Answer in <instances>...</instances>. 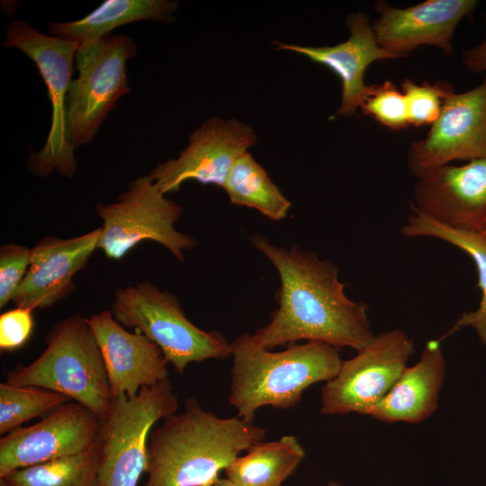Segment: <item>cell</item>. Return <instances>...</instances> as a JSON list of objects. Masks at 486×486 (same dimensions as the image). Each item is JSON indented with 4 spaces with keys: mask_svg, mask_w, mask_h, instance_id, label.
<instances>
[{
    "mask_svg": "<svg viewBox=\"0 0 486 486\" xmlns=\"http://www.w3.org/2000/svg\"><path fill=\"white\" fill-rule=\"evenodd\" d=\"M346 25L349 37L337 45L311 47L276 41L275 50L301 54L332 70L342 85L337 114L350 116L361 107L367 94L368 86L364 84V76L368 66L377 60L397 58L379 46L367 14H350Z\"/></svg>",
    "mask_w": 486,
    "mask_h": 486,
    "instance_id": "ac0fdd59",
    "label": "cell"
},
{
    "mask_svg": "<svg viewBox=\"0 0 486 486\" xmlns=\"http://www.w3.org/2000/svg\"><path fill=\"white\" fill-rule=\"evenodd\" d=\"M446 377V360L439 339L428 341L419 360L406 367L392 388L368 416L382 422L418 424L438 408Z\"/></svg>",
    "mask_w": 486,
    "mask_h": 486,
    "instance_id": "d6986e66",
    "label": "cell"
},
{
    "mask_svg": "<svg viewBox=\"0 0 486 486\" xmlns=\"http://www.w3.org/2000/svg\"><path fill=\"white\" fill-rule=\"evenodd\" d=\"M223 188L232 204L255 209L273 220L286 218L292 206L248 151L238 158Z\"/></svg>",
    "mask_w": 486,
    "mask_h": 486,
    "instance_id": "603a6c76",
    "label": "cell"
},
{
    "mask_svg": "<svg viewBox=\"0 0 486 486\" xmlns=\"http://www.w3.org/2000/svg\"><path fill=\"white\" fill-rule=\"evenodd\" d=\"M231 384L229 402L238 416L255 421L263 406L279 410L295 407L303 392L319 382H328L338 373V348L320 341L291 343L273 352L263 347L253 334L243 333L230 343Z\"/></svg>",
    "mask_w": 486,
    "mask_h": 486,
    "instance_id": "3957f363",
    "label": "cell"
},
{
    "mask_svg": "<svg viewBox=\"0 0 486 486\" xmlns=\"http://www.w3.org/2000/svg\"><path fill=\"white\" fill-rule=\"evenodd\" d=\"M63 394L32 386L0 383V434H8L34 418L69 401Z\"/></svg>",
    "mask_w": 486,
    "mask_h": 486,
    "instance_id": "d4e9b609",
    "label": "cell"
},
{
    "mask_svg": "<svg viewBox=\"0 0 486 486\" xmlns=\"http://www.w3.org/2000/svg\"><path fill=\"white\" fill-rule=\"evenodd\" d=\"M250 241L280 277L275 294L278 307L270 313L269 322L253 334L263 347L271 350L307 340L358 352L371 342L375 334L368 306L346 296L335 264L294 244L288 249L274 246L258 234Z\"/></svg>",
    "mask_w": 486,
    "mask_h": 486,
    "instance_id": "6da1fadb",
    "label": "cell"
},
{
    "mask_svg": "<svg viewBox=\"0 0 486 486\" xmlns=\"http://www.w3.org/2000/svg\"><path fill=\"white\" fill-rule=\"evenodd\" d=\"M0 486H9L4 479H0Z\"/></svg>",
    "mask_w": 486,
    "mask_h": 486,
    "instance_id": "836d02e7",
    "label": "cell"
},
{
    "mask_svg": "<svg viewBox=\"0 0 486 486\" xmlns=\"http://www.w3.org/2000/svg\"><path fill=\"white\" fill-rule=\"evenodd\" d=\"M5 382L55 392L74 400L102 421L112 409L105 364L86 318L70 316L46 336V348L31 364H17Z\"/></svg>",
    "mask_w": 486,
    "mask_h": 486,
    "instance_id": "277c9868",
    "label": "cell"
},
{
    "mask_svg": "<svg viewBox=\"0 0 486 486\" xmlns=\"http://www.w3.org/2000/svg\"><path fill=\"white\" fill-rule=\"evenodd\" d=\"M179 3L170 0H106L86 16L63 22H51L50 32L58 38L90 43L110 35L128 23L152 20L171 22Z\"/></svg>",
    "mask_w": 486,
    "mask_h": 486,
    "instance_id": "ffe728a7",
    "label": "cell"
},
{
    "mask_svg": "<svg viewBox=\"0 0 486 486\" xmlns=\"http://www.w3.org/2000/svg\"><path fill=\"white\" fill-rule=\"evenodd\" d=\"M177 408L178 395L168 379L142 388L133 397L113 399L97 446L99 486H137L146 472L153 426Z\"/></svg>",
    "mask_w": 486,
    "mask_h": 486,
    "instance_id": "52a82bcc",
    "label": "cell"
},
{
    "mask_svg": "<svg viewBox=\"0 0 486 486\" xmlns=\"http://www.w3.org/2000/svg\"><path fill=\"white\" fill-rule=\"evenodd\" d=\"M165 195L147 175L132 180L116 202L97 203L95 211L103 221L98 249L107 258L120 260L140 243L150 240L183 262L184 252L198 241L176 229L183 208Z\"/></svg>",
    "mask_w": 486,
    "mask_h": 486,
    "instance_id": "ba28073f",
    "label": "cell"
},
{
    "mask_svg": "<svg viewBox=\"0 0 486 486\" xmlns=\"http://www.w3.org/2000/svg\"><path fill=\"white\" fill-rule=\"evenodd\" d=\"M476 5L475 0H428L401 9L378 2L374 7L379 16L372 28L379 46L397 58L422 45L453 55L457 24Z\"/></svg>",
    "mask_w": 486,
    "mask_h": 486,
    "instance_id": "9a60e30c",
    "label": "cell"
},
{
    "mask_svg": "<svg viewBox=\"0 0 486 486\" xmlns=\"http://www.w3.org/2000/svg\"><path fill=\"white\" fill-rule=\"evenodd\" d=\"M256 140L253 128L239 120L211 117L189 135L176 158L160 163L149 176L164 194L178 192L188 180L223 188L238 158Z\"/></svg>",
    "mask_w": 486,
    "mask_h": 486,
    "instance_id": "8fae6325",
    "label": "cell"
},
{
    "mask_svg": "<svg viewBox=\"0 0 486 486\" xmlns=\"http://www.w3.org/2000/svg\"><path fill=\"white\" fill-rule=\"evenodd\" d=\"M479 232H481L482 234L485 235L486 236V217L482 224V227L479 230Z\"/></svg>",
    "mask_w": 486,
    "mask_h": 486,
    "instance_id": "1f68e13d",
    "label": "cell"
},
{
    "mask_svg": "<svg viewBox=\"0 0 486 486\" xmlns=\"http://www.w3.org/2000/svg\"><path fill=\"white\" fill-rule=\"evenodd\" d=\"M410 210L406 222L400 229L403 236L430 237L446 241L468 254L477 269V286L482 293L478 308L473 311L464 313L439 340L453 335L463 327H472L475 329L480 341L486 345V236L479 231L446 227L412 208Z\"/></svg>",
    "mask_w": 486,
    "mask_h": 486,
    "instance_id": "44dd1931",
    "label": "cell"
},
{
    "mask_svg": "<svg viewBox=\"0 0 486 486\" xmlns=\"http://www.w3.org/2000/svg\"><path fill=\"white\" fill-rule=\"evenodd\" d=\"M211 486H238L227 478H219Z\"/></svg>",
    "mask_w": 486,
    "mask_h": 486,
    "instance_id": "4dcf8cb0",
    "label": "cell"
},
{
    "mask_svg": "<svg viewBox=\"0 0 486 486\" xmlns=\"http://www.w3.org/2000/svg\"><path fill=\"white\" fill-rule=\"evenodd\" d=\"M486 157V76L476 87L451 94L427 137L410 144L408 166L417 177L454 160Z\"/></svg>",
    "mask_w": 486,
    "mask_h": 486,
    "instance_id": "4fadbf2b",
    "label": "cell"
},
{
    "mask_svg": "<svg viewBox=\"0 0 486 486\" xmlns=\"http://www.w3.org/2000/svg\"><path fill=\"white\" fill-rule=\"evenodd\" d=\"M327 486H341L340 483H338V482H329Z\"/></svg>",
    "mask_w": 486,
    "mask_h": 486,
    "instance_id": "d6a6232c",
    "label": "cell"
},
{
    "mask_svg": "<svg viewBox=\"0 0 486 486\" xmlns=\"http://www.w3.org/2000/svg\"><path fill=\"white\" fill-rule=\"evenodd\" d=\"M0 479L9 486H99L97 446L83 454L21 468Z\"/></svg>",
    "mask_w": 486,
    "mask_h": 486,
    "instance_id": "cb8c5ba5",
    "label": "cell"
},
{
    "mask_svg": "<svg viewBox=\"0 0 486 486\" xmlns=\"http://www.w3.org/2000/svg\"><path fill=\"white\" fill-rule=\"evenodd\" d=\"M101 228L70 238L46 236L32 249L27 274L13 302L32 310L50 308L75 289L74 277L98 249Z\"/></svg>",
    "mask_w": 486,
    "mask_h": 486,
    "instance_id": "e0dca14e",
    "label": "cell"
},
{
    "mask_svg": "<svg viewBox=\"0 0 486 486\" xmlns=\"http://www.w3.org/2000/svg\"><path fill=\"white\" fill-rule=\"evenodd\" d=\"M136 52L135 42L124 34L79 46L75 56L78 76L66 98L68 137L75 149L93 140L117 102L130 93L126 63Z\"/></svg>",
    "mask_w": 486,
    "mask_h": 486,
    "instance_id": "9c48e42d",
    "label": "cell"
},
{
    "mask_svg": "<svg viewBox=\"0 0 486 486\" xmlns=\"http://www.w3.org/2000/svg\"><path fill=\"white\" fill-rule=\"evenodd\" d=\"M463 64L472 73L486 71V36L480 44L464 52Z\"/></svg>",
    "mask_w": 486,
    "mask_h": 486,
    "instance_id": "f546056e",
    "label": "cell"
},
{
    "mask_svg": "<svg viewBox=\"0 0 486 486\" xmlns=\"http://www.w3.org/2000/svg\"><path fill=\"white\" fill-rule=\"evenodd\" d=\"M102 420L77 402L68 401L40 422L18 428L0 439V478L11 472L94 449Z\"/></svg>",
    "mask_w": 486,
    "mask_h": 486,
    "instance_id": "7c38bea8",
    "label": "cell"
},
{
    "mask_svg": "<svg viewBox=\"0 0 486 486\" xmlns=\"http://www.w3.org/2000/svg\"><path fill=\"white\" fill-rule=\"evenodd\" d=\"M405 96L410 125H432L438 118L445 101L454 93L448 82L417 84L404 79L400 84Z\"/></svg>",
    "mask_w": 486,
    "mask_h": 486,
    "instance_id": "484cf974",
    "label": "cell"
},
{
    "mask_svg": "<svg viewBox=\"0 0 486 486\" xmlns=\"http://www.w3.org/2000/svg\"><path fill=\"white\" fill-rule=\"evenodd\" d=\"M110 311L122 326L152 340L179 374L191 363L231 356L221 333L196 327L175 295L149 281L118 288Z\"/></svg>",
    "mask_w": 486,
    "mask_h": 486,
    "instance_id": "5b68a950",
    "label": "cell"
},
{
    "mask_svg": "<svg viewBox=\"0 0 486 486\" xmlns=\"http://www.w3.org/2000/svg\"><path fill=\"white\" fill-rule=\"evenodd\" d=\"M86 320L100 347L113 399L133 397L142 388L168 379L167 360L145 335L127 330L109 310Z\"/></svg>",
    "mask_w": 486,
    "mask_h": 486,
    "instance_id": "2e32d148",
    "label": "cell"
},
{
    "mask_svg": "<svg viewBox=\"0 0 486 486\" xmlns=\"http://www.w3.org/2000/svg\"><path fill=\"white\" fill-rule=\"evenodd\" d=\"M3 45L18 49L35 63L51 104V123L46 142L39 151L31 152L27 167L40 177L57 171L64 177L73 178L76 159V149L68 137L66 98L79 43L43 34L28 22L15 20L8 25Z\"/></svg>",
    "mask_w": 486,
    "mask_h": 486,
    "instance_id": "8992f818",
    "label": "cell"
},
{
    "mask_svg": "<svg viewBox=\"0 0 486 486\" xmlns=\"http://www.w3.org/2000/svg\"><path fill=\"white\" fill-rule=\"evenodd\" d=\"M244 455L236 457L224 470L238 486H281L293 474L306 452L294 436L258 442Z\"/></svg>",
    "mask_w": 486,
    "mask_h": 486,
    "instance_id": "7402d4cb",
    "label": "cell"
},
{
    "mask_svg": "<svg viewBox=\"0 0 486 486\" xmlns=\"http://www.w3.org/2000/svg\"><path fill=\"white\" fill-rule=\"evenodd\" d=\"M34 327L33 310L15 307L0 315V348L14 352L22 347Z\"/></svg>",
    "mask_w": 486,
    "mask_h": 486,
    "instance_id": "f1b7e54d",
    "label": "cell"
},
{
    "mask_svg": "<svg viewBox=\"0 0 486 486\" xmlns=\"http://www.w3.org/2000/svg\"><path fill=\"white\" fill-rule=\"evenodd\" d=\"M413 353V340L400 328L375 335L354 357L342 361L338 374L323 385L321 413L369 415L400 378Z\"/></svg>",
    "mask_w": 486,
    "mask_h": 486,
    "instance_id": "30bf717a",
    "label": "cell"
},
{
    "mask_svg": "<svg viewBox=\"0 0 486 486\" xmlns=\"http://www.w3.org/2000/svg\"><path fill=\"white\" fill-rule=\"evenodd\" d=\"M410 208L446 227L479 231L486 217V157L418 177Z\"/></svg>",
    "mask_w": 486,
    "mask_h": 486,
    "instance_id": "5bb4252c",
    "label": "cell"
},
{
    "mask_svg": "<svg viewBox=\"0 0 486 486\" xmlns=\"http://www.w3.org/2000/svg\"><path fill=\"white\" fill-rule=\"evenodd\" d=\"M266 432L238 415L219 418L189 399L183 412L151 429L145 486H211L242 452L264 441Z\"/></svg>",
    "mask_w": 486,
    "mask_h": 486,
    "instance_id": "7a4b0ae2",
    "label": "cell"
},
{
    "mask_svg": "<svg viewBox=\"0 0 486 486\" xmlns=\"http://www.w3.org/2000/svg\"><path fill=\"white\" fill-rule=\"evenodd\" d=\"M32 249L15 243L0 247V308L14 296L31 265Z\"/></svg>",
    "mask_w": 486,
    "mask_h": 486,
    "instance_id": "83f0119b",
    "label": "cell"
},
{
    "mask_svg": "<svg viewBox=\"0 0 486 486\" xmlns=\"http://www.w3.org/2000/svg\"><path fill=\"white\" fill-rule=\"evenodd\" d=\"M362 112L392 130L410 126L405 96L391 81L368 86Z\"/></svg>",
    "mask_w": 486,
    "mask_h": 486,
    "instance_id": "4316f807",
    "label": "cell"
}]
</instances>
